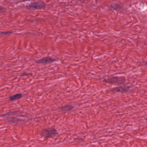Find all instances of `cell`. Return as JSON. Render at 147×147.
Here are the masks:
<instances>
[{
	"instance_id": "6da1fadb",
	"label": "cell",
	"mask_w": 147,
	"mask_h": 147,
	"mask_svg": "<svg viewBox=\"0 0 147 147\" xmlns=\"http://www.w3.org/2000/svg\"><path fill=\"white\" fill-rule=\"evenodd\" d=\"M103 81L110 84L122 85L124 84L126 79L123 76H113L104 79Z\"/></svg>"
},
{
	"instance_id": "7a4b0ae2",
	"label": "cell",
	"mask_w": 147,
	"mask_h": 147,
	"mask_svg": "<svg viewBox=\"0 0 147 147\" xmlns=\"http://www.w3.org/2000/svg\"><path fill=\"white\" fill-rule=\"evenodd\" d=\"M40 134L42 137L49 138L54 137L58 136V132L55 128L49 127L42 130L40 131Z\"/></svg>"
},
{
	"instance_id": "3957f363",
	"label": "cell",
	"mask_w": 147,
	"mask_h": 147,
	"mask_svg": "<svg viewBox=\"0 0 147 147\" xmlns=\"http://www.w3.org/2000/svg\"><path fill=\"white\" fill-rule=\"evenodd\" d=\"M45 7L46 4L41 1L32 2L26 6V8L29 10H43Z\"/></svg>"
},
{
	"instance_id": "277c9868",
	"label": "cell",
	"mask_w": 147,
	"mask_h": 147,
	"mask_svg": "<svg viewBox=\"0 0 147 147\" xmlns=\"http://www.w3.org/2000/svg\"><path fill=\"white\" fill-rule=\"evenodd\" d=\"M131 87L130 86L124 85L114 87L110 89V91L113 92H120L121 93H127L130 90Z\"/></svg>"
},
{
	"instance_id": "5b68a950",
	"label": "cell",
	"mask_w": 147,
	"mask_h": 147,
	"mask_svg": "<svg viewBox=\"0 0 147 147\" xmlns=\"http://www.w3.org/2000/svg\"><path fill=\"white\" fill-rule=\"evenodd\" d=\"M56 60H57V59L55 58L48 57L37 60L36 61V63L39 64L45 65L55 62Z\"/></svg>"
},
{
	"instance_id": "8992f818",
	"label": "cell",
	"mask_w": 147,
	"mask_h": 147,
	"mask_svg": "<svg viewBox=\"0 0 147 147\" xmlns=\"http://www.w3.org/2000/svg\"><path fill=\"white\" fill-rule=\"evenodd\" d=\"M74 108V107L73 105H70V104H66V105L62 106L60 109L63 112H67L72 111Z\"/></svg>"
},
{
	"instance_id": "52a82bcc",
	"label": "cell",
	"mask_w": 147,
	"mask_h": 147,
	"mask_svg": "<svg viewBox=\"0 0 147 147\" xmlns=\"http://www.w3.org/2000/svg\"><path fill=\"white\" fill-rule=\"evenodd\" d=\"M22 97H23V95L22 94L18 93V94H16V95L9 97V99L10 101H15V100L20 99L22 98Z\"/></svg>"
},
{
	"instance_id": "ba28073f",
	"label": "cell",
	"mask_w": 147,
	"mask_h": 147,
	"mask_svg": "<svg viewBox=\"0 0 147 147\" xmlns=\"http://www.w3.org/2000/svg\"><path fill=\"white\" fill-rule=\"evenodd\" d=\"M111 8L116 11H120L123 9V7L120 5L117 4H113L111 5Z\"/></svg>"
},
{
	"instance_id": "9c48e42d",
	"label": "cell",
	"mask_w": 147,
	"mask_h": 147,
	"mask_svg": "<svg viewBox=\"0 0 147 147\" xmlns=\"http://www.w3.org/2000/svg\"><path fill=\"white\" fill-rule=\"evenodd\" d=\"M13 33V31H0V35H7L9 34H12Z\"/></svg>"
},
{
	"instance_id": "30bf717a",
	"label": "cell",
	"mask_w": 147,
	"mask_h": 147,
	"mask_svg": "<svg viewBox=\"0 0 147 147\" xmlns=\"http://www.w3.org/2000/svg\"><path fill=\"white\" fill-rule=\"evenodd\" d=\"M30 74H31V73H28L25 72V73H23V74H21V76H27V75H30Z\"/></svg>"
},
{
	"instance_id": "8fae6325",
	"label": "cell",
	"mask_w": 147,
	"mask_h": 147,
	"mask_svg": "<svg viewBox=\"0 0 147 147\" xmlns=\"http://www.w3.org/2000/svg\"><path fill=\"white\" fill-rule=\"evenodd\" d=\"M5 9V8H2V7H0V11H1V10H4Z\"/></svg>"
}]
</instances>
